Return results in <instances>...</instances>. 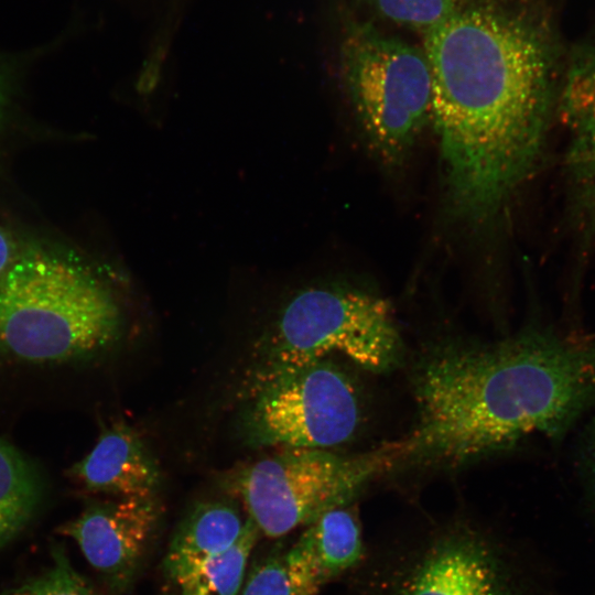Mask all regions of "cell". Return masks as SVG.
I'll list each match as a JSON object with an SVG mask.
<instances>
[{
	"instance_id": "cell-17",
	"label": "cell",
	"mask_w": 595,
	"mask_h": 595,
	"mask_svg": "<svg viewBox=\"0 0 595 595\" xmlns=\"http://www.w3.org/2000/svg\"><path fill=\"white\" fill-rule=\"evenodd\" d=\"M52 566L0 595H97L89 583L72 566L63 545L52 549Z\"/></svg>"
},
{
	"instance_id": "cell-12",
	"label": "cell",
	"mask_w": 595,
	"mask_h": 595,
	"mask_svg": "<svg viewBox=\"0 0 595 595\" xmlns=\"http://www.w3.org/2000/svg\"><path fill=\"white\" fill-rule=\"evenodd\" d=\"M247 522L227 501H204L195 506L176 529L163 561L169 580L175 585L204 563L228 550L241 536Z\"/></svg>"
},
{
	"instance_id": "cell-10",
	"label": "cell",
	"mask_w": 595,
	"mask_h": 595,
	"mask_svg": "<svg viewBox=\"0 0 595 595\" xmlns=\"http://www.w3.org/2000/svg\"><path fill=\"white\" fill-rule=\"evenodd\" d=\"M69 472L86 490L117 498L156 497L162 482L155 456L125 421L104 429L90 452Z\"/></svg>"
},
{
	"instance_id": "cell-5",
	"label": "cell",
	"mask_w": 595,
	"mask_h": 595,
	"mask_svg": "<svg viewBox=\"0 0 595 595\" xmlns=\"http://www.w3.org/2000/svg\"><path fill=\"white\" fill-rule=\"evenodd\" d=\"M402 457V440L353 455L327 448L274 447L231 469L224 486L240 501L260 534L273 539L350 505Z\"/></svg>"
},
{
	"instance_id": "cell-9",
	"label": "cell",
	"mask_w": 595,
	"mask_h": 595,
	"mask_svg": "<svg viewBox=\"0 0 595 595\" xmlns=\"http://www.w3.org/2000/svg\"><path fill=\"white\" fill-rule=\"evenodd\" d=\"M160 518L158 497L118 498L89 506L58 531L77 542L113 588L123 589L136 575Z\"/></svg>"
},
{
	"instance_id": "cell-20",
	"label": "cell",
	"mask_w": 595,
	"mask_h": 595,
	"mask_svg": "<svg viewBox=\"0 0 595 595\" xmlns=\"http://www.w3.org/2000/svg\"><path fill=\"white\" fill-rule=\"evenodd\" d=\"M12 72L7 62L0 58V131L10 104Z\"/></svg>"
},
{
	"instance_id": "cell-15",
	"label": "cell",
	"mask_w": 595,
	"mask_h": 595,
	"mask_svg": "<svg viewBox=\"0 0 595 595\" xmlns=\"http://www.w3.org/2000/svg\"><path fill=\"white\" fill-rule=\"evenodd\" d=\"M259 537L258 528L247 517L239 539L228 550L176 583V595H238L246 577L248 560Z\"/></svg>"
},
{
	"instance_id": "cell-11",
	"label": "cell",
	"mask_w": 595,
	"mask_h": 595,
	"mask_svg": "<svg viewBox=\"0 0 595 595\" xmlns=\"http://www.w3.org/2000/svg\"><path fill=\"white\" fill-rule=\"evenodd\" d=\"M363 555L360 521L350 505L332 509L306 526L284 552L290 570L317 594L326 583L355 567Z\"/></svg>"
},
{
	"instance_id": "cell-8",
	"label": "cell",
	"mask_w": 595,
	"mask_h": 595,
	"mask_svg": "<svg viewBox=\"0 0 595 595\" xmlns=\"http://www.w3.org/2000/svg\"><path fill=\"white\" fill-rule=\"evenodd\" d=\"M510 569L491 534L454 521L430 532L407 554L387 595H520Z\"/></svg>"
},
{
	"instance_id": "cell-14",
	"label": "cell",
	"mask_w": 595,
	"mask_h": 595,
	"mask_svg": "<svg viewBox=\"0 0 595 595\" xmlns=\"http://www.w3.org/2000/svg\"><path fill=\"white\" fill-rule=\"evenodd\" d=\"M41 495V479L33 464L0 439V549L26 526Z\"/></svg>"
},
{
	"instance_id": "cell-19",
	"label": "cell",
	"mask_w": 595,
	"mask_h": 595,
	"mask_svg": "<svg viewBox=\"0 0 595 595\" xmlns=\"http://www.w3.org/2000/svg\"><path fill=\"white\" fill-rule=\"evenodd\" d=\"M19 253L12 235L0 225V282L15 262Z\"/></svg>"
},
{
	"instance_id": "cell-18",
	"label": "cell",
	"mask_w": 595,
	"mask_h": 595,
	"mask_svg": "<svg viewBox=\"0 0 595 595\" xmlns=\"http://www.w3.org/2000/svg\"><path fill=\"white\" fill-rule=\"evenodd\" d=\"M238 595H317L288 566L284 553L270 555L252 566Z\"/></svg>"
},
{
	"instance_id": "cell-7",
	"label": "cell",
	"mask_w": 595,
	"mask_h": 595,
	"mask_svg": "<svg viewBox=\"0 0 595 595\" xmlns=\"http://www.w3.org/2000/svg\"><path fill=\"white\" fill-rule=\"evenodd\" d=\"M248 401L242 436L255 448L328 450L350 441L363 421L356 385L326 358L286 375Z\"/></svg>"
},
{
	"instance_id": "cell-13",
	"label": "cell",
	"mask_w": 595,
	"mask_h": 595,
	"mask_svg": "<svg viewBox=\"0 0 595 595\" xmlns=\"http://www.w3.org/2000/svg\"><path fill=\"white\" fill-rule=\"evenodd\" d=\"M560 111L571 137V161L595 175V43L569 63L560 93Z\"/></svg>"
},
{
	"instance_id": "cell-1",
	"label": "cell",
	"mask_w": 595,
	"mask_h": 595,
	"mask_svg": "<svg viewBox=\"0 0 595 595\" xmlns=\"http://www.w3.org/2000/svg\"><path fill=\"white\" fill-rule=\"evenodd\" d=\"M422 37L450 208L483 228L538 161L556 94V41L524 0H469Z\"/></svg>"
},
{
	"instance_id": "cell-3",
	"label": "cell",
	"mask_w": 595,
	"mask_h": 595,
	"mask_svg": "<svg viewBox=\"0 0 595 595\" xmlns=\"http://www.w3.org/2000/svg\"><path fill=\"white\" fill-rule=\"evenodd\" d=\"M110 290L78 260L44 248L21 251L0 282V353L31 363L87 356L118 335Z\"/></svg>"
},
{
	"instance_id": "cell-21",
	"label": "cell",
	"mask_w": 595,
	"mask_h": 595,
	"mask_svg": "<svg viewBox=\"0 0 595 595\" xmlns=\"http://www.w3.org/2000/svg\"><path fill=\"white\" fill-rule=\"evenodd\" d=\"M585 464L592 480L593 488L595 489V425L593 426L587 440L585 450Z\"/></svg>"
},
{
	"instance_id": "cell-6",
	"label": "cell",
	"mask_w": 595,
	"mask_h": 595,
	"mask_svg": "<svg viewBox=\"0 0 595 595\" xmlns=\"http://www.w3.org/2000/svg\"><path fill=\"white\" fill-rule=\"evenodd\" d=\"M339 62L371 152L386 165L401 163L432 118L433 77L423 48L353 20L343 33Z\"/></svg>"
},
{
	"instance_id": "cell-4",
	"label": "cell",
	"mask_w": 595,
	"mask_h": 595,
	"mask_svg": "<svg viewBox=\"0 0 595 595\" xmlns=\"http://www.w3.org/2000/svg\"><path fill=\"white\" fill-rule=\"evenodd\" d=\"M404 345L389 302L344 285L313 286L292 298L257 348L245 374L244 397L337 353L359 367L388 372L403 358Z\"/></svg>"
},
{
	"instance_id": "cell-16",
	"label": "cell",
	"mask_w": 595,
	"mask_h": 595,
	"mask_svg": "<svg viewBox=\"0 0 595 595\" xmlns=\"http://www.w3.org/2000/svg\"><path fill=\"white\" fill-rule=\"evenodd\" d=\"M379 18L424 34L469 0H361Z\"/></svg>"
},
{
	"instance_id": "cell-2",
	"label": "cell",
	"mask_w": 595,
	"mask_h": 595,
	"mask_svg": "<svg viewBox=\"0 0 595 595\" xmlns=\"http://www.w3.org/2000/svg\"><path fill=\"white\" fill-rule=\"evenodd\" d=\"M412 386L416 421L401 462L458 467L564 432L595 400V339L542 329L445 339L423 354Z\"/></svg>"
}]
</instances>
